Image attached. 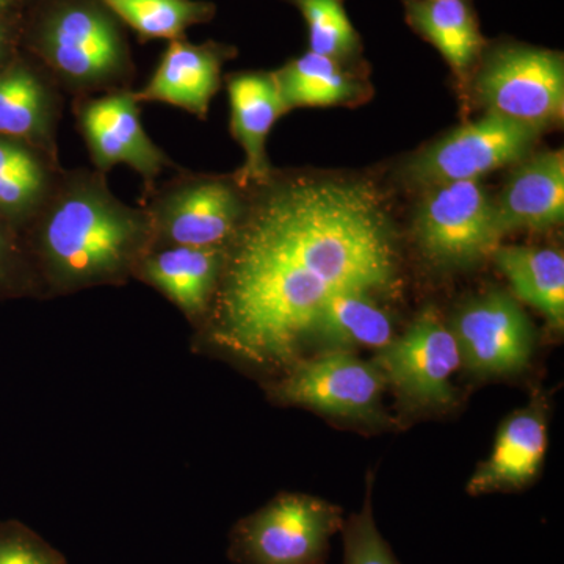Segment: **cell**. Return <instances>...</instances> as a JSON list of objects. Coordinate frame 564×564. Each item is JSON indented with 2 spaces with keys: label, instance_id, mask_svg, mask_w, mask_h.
Returning <instances> with one entry per match:
<instances>
[{
  "label": "cell",
  "instance_id": "6da1fadb",
  "mask_svg": "<svg viewBox=\"0 0 564 564\" xmlns=\"http://www.w3.org/2000/svg\"><path fill=\"white\" fill-rule=\"evenodd\" d=\"M259 187L226 245L195 344L282 373L302 359L307 326L329 296L393 288L397 252L372 185L270 176Z\"/></svg>",
  "mask_w": 564,
  "mask_h": 564
},
{
  "label": "cell",
  "instance_id": "7a4b0ae2",
  "mask_svg": "<svg viewBox=\"0 0 564 564\" xmlns=\"http://www.w3.org/2000/svg\"><path fill=\"white\" fill-rule=\"evenodd\" d=\"M24 247L41 296L122 285L154 247L150 215L120 202L102 173L58 177Z\"/></svg>",
  "mask_w": 564,
  "mask_h": 564
},
{
  "label": "cell",
  "instance_id": "3957f363",
  "mask_svg": "<svg viewBox=\"0 0 564 564\" xmlns=\"http://www.w3.org/2000/svg\"><path fill=\"white\" fill-rule=\"evenodd\" d=\"M28 41L44 66L73 90H98L132 73L121 22L99 0H41Z\"/></svg>",
  "mask_w": 564,
  "mask_h": 564
},
{
  "label": "cell",
  "instance_id": "277c9868",
  "mask_svg": "<svg viewBox=\"0 0 564 564\" xmlns=\"http://www.w3.org/2000/svg\"><path fill=\"white\" fill-rule=\"evenodd\" d=\"M343 510L306 494H278L229 533L236 564H325L329 541L343 530Z\"/></svg>",
  "mask_w": 564,
  "mask_h": 564
},
{
  "label": "cell",
  "instance_id": "5b68a950",
  "mask_svg": "<svg viewBox=\"0 0 564 564\" xmlns=\"http://www.w3.org/2000/svg\"><path fill=\"white\" fill-rule=\"evenodd\" d=\"M474 90L488 113L544 131L562 121L564 62L562 52L507 43L486 47Z\"/></svg>",
  "mask_w": 564,
  "mask_h": 564
},
{
  "label": "cell",
  "instance_id": "8992f818",
  "mask_svg": "<svg viewBox=\"0 0 564 564\" xmlns=\"http://www.w3.org/2000/svg\"><path fill=\"white\" fill-rule=\"evenodd\" d=\"M415 242L434 265L463 269L484 261L503 234L496 206L478 181L426 188L414 220Z\"/></svg>",
  "mask_w": 564,
  "mask_h": 564
},
{
  "label": "cell",
  "instance_id": "52a82bcc",
  "mask_svg": "<svg viewBox=\"0 0 564 564\" xmlns=\"http://www.w3.org/2000/svg\"><path fill=\"white\" fill-rule=\"evenodd\" d=\"M386 380L375 362L351 351H325L299 359L281 378L265 386L273 402L303 406L329 417L383 422L381 395Z\"/></svg>",
  "mask_w": 564,
  "mask_h": 564
},
{
  "label": "cell",
  "instance_id": "ba28073f",
  "mask_svg": "<svg viewBox=\"0 0 564 564\" xmlns=\"http://www.w3.org/2000/svg\"><path fill=\"white\" fill-rule=\"evenodd\" d=\"M240 185L215 177L173 181L144 209L154 247H226L243 220Z\"/></svg>",
  "mask_w": 564,
  "mask_h": 564
},
{
  "label": "cell",
  "instance_id": "9c48e42d",
  "mask_svg": "<svg viewBox=\"0 0 564 564\" xmlns=\"http://www.w3.org/2000/svg\"><path fill=\"white\" fill-rule=\"evenodd\" d=\"M375 366L386 384L411 406L444 408L454 403L452 375L462 366L458 344L434 307L421 315L400 337L378 351Z\"/></svg>",
  "mask_w": 564,
  "mask_h": 564
},
{
  "label": "cell",
  "instance_id": "30bf717a",
  "mask_svg": "<svg viewBox=\"0 0 564 564\" xmlns=\"http://www.w3.org/2000/svg\"><path fill=\"white\" fill-rule=\"evenodd\" d=\"M536 129L486 115L455 129L411 161L408 180L422 187L478 181L494 170L522 161L529 154Z\"/></svg>",
  "mask_w": 564,
  "mask_h": 564
},
{
  "label": "cell",
  "instance_id": "8fae6325",
  "mask_svg": "<svg viewBox=\"0 0 564 564\" xmlns=\"http://www.w3.org/2000/svg\"><path fill=\"white\" fill-rule=\"evenodd\" d=\"M451 329L462 364L477 377L521 373L532 361V322L507 293L489 292L464 304Z\"/></svg>",
  "mask_w": 564,
  "mask_h": 564
},
{
  "label": "cell",
  "instance_id": "7c38bea8",
  "mask_svg": "<svg viewBox=\"0 0 564 564\" xmlns=\"http://www.w3.org/2000/svg\"><path fill=\"white\" fill-rule=\"evenodd\" d=\"M77 122L99 173L122 163L151 184L165 166L172 165L144 131L139 101L132 91H113L82 102Z\"/></svg>",
  "mask_w": 564,
  "mask_h": 564
},
{
  "label": "cell",
  "instance_id": "4fadbf2b",
  "mask_svg": "<svg viewBox=\"0 0 564 564\" xmlns=\"http://www.w3.org/2000/svg\"><path fill=\"white\" fill-rule=\"evenodd\" d=\"M226 247L152 248L133 278L172 302L196 329L209 314L225 265Z\"/></svg>",
  "mask_w": 564,
  "mask_h": 564
},
{
  "label": "cell",
  "instance_id": "5bb4252c",
  "mask_svg": "<svg viewBox=\"0 0 564 564\" xmlns=\"http://www.w3.org/2000/svg\"><path fill=\"white\" fill-rule=\"evenodd\" d=\"M236 55L228 44L188 43L174 40L163 52L161 63L143 90L133 93L137 101L170 104L196 117H207L212 98L221 84V68Z\"/></svg>",
  "mask_w": 564,
  "mask_h": 564
},
{
  "label": "cell",
  "instance_id": "9a60e30c",
  "mask_svg": "<svg viewBox=\"0 0 564 564\" xmlns=\"http://www.w3.org/2000/svg\"><path fill=\"white\" fill-rule=\"evenodd\" d=\"M547 452V419L543 403H530L516 411L497 433L492 454L477 467L467 492L518 491L532 484Z\"/></svg>",
  "mask_w": 564,
  "mask_h": 564
},
{
  "label": "cell",
  "instance_id": "2e32d148",
  "mask_svg": "<svg viewBox=\"0 0 564 564\" xmlns=\"http://www.w3.org/2000/svg\"><path fill=\"white\" fill-rule=\"evenodd\" d=\"M231 132L245 152L236 174L240 187L261 185L272 176L267 158V139L274 122L289 111L272 73H239L228 79Z\"/></svg>",
  "mask_w": 564,
  "mask_h": 564
},
{
  "label": "cell",
  "instance_id": "e0dca14e",
  "mask_svg": "<svg viewBox=\"0 0 564 564\" xmlns=\"http://www.w3.org/2000/svg\"><path fill=\"white\" fill-rule=\"evenodd\" d=\"M496 206L497 223L503 236L529 229L545 231L562 225L564 218V154L543 152L522 163L508 181Z\"/></svg>",
  "mask_w": 564,
  "mask_h": 564
},
{
  "label": "cell",
  "instance_id": "ac0fdd59",
  "mask_svg": "<svg viewBox=\"0 0 564 564\" xmlns=\"http://www.w3.org/2000/svg\"><path fill=\"white\" fill-rule=\"evenodd\" d=\"M402 2L406 24L440 51L459 80H466L488 47L470 0Z\"/></svg>",
  "mask_w": 564,
  "mask_h": 564
},
{
  "label": "cell",
  "instance_id": "d6986e66",
  "mask_svg": "<svg viewBox=\"0 0 564 564\" xmlns=\"http://www.w3.org/2000/svg\"><path fill=\"white\" fill-rule=\"evenodd\" d=\"M55 99L39 70L13 57L0 68V135L55 154Z\"/></svg>",
  "mask_w": 564,
  "mask_h": 564
},
{
  "label": "cell",
  "instance_id": "ffe728a7",
  "mask_svg": "<svg viewBox=\"0 0 564 564\" xmlns=\"http://www.w3.org/2000/svg\"><path fill=\"white\" fill-rule=\"evenodd\" d=\"M392 318L375 302L372 292L334 293L315 313L307 326L304 345L315 344L325 351H352L355 348H381L391 340Z\"/></svg>",
  "mask_w": 564,
  "mask_h": 564
},
{
  "label": "cell",
  "instance_id": "44dd1931",
  "mask_svg": "<svg viewBox=\"0 0 564 564\" xmlns=\"http://www.w3.org/2000/svg\"><path fill=\"white\" fill-rule=\"evenodd\" d=\"M54 158L25 141L0 135V217L13 231L29 228L58 176Z\"/></svg>",
  "mask_w": 564,
  "mask_h": 564
},
{
  "label": "cell",
  "instance_id": "7402d4cb",
  "mask_svg": "<svg viewBox=\"0 0 564 564\" xmlns=\"http://www.w3.org/2000/svg\"><path fill=\"white\" fill-rule=\"evenodd\" d=\"M494 261L522 302L547 318L555 329L564 325V258L551 248L499 247Z\"/></svg>",
  "mask_w": 564,
  "mask_h": 564
},
{
  "label": "cell",
  "instance_id": "603a6c76",
  "mask_svg": "<svg viewBox=\"0 0 564 564\" xmlns=\"http://www.w3.org/2000/svg\"><path fill=\"white\" fill-rule=\"evenodd\" d=\"M273 79L289 110L306 106H336L361 98L364 88L343 63L306 52L282 68Z\"/></svg>",
  "mask_w": 564,
  "mask_h": 564
},
{
  "label": "cell",
  "instance_id": "cb8c5ba5",
  "mask_svg": "<svg viewBox=\"0 0 564 564\" xmlns=\"http://www.w3.org/2000/svg\"><path fill=\"white\" fill-rule=\"evenodd\" d=\"M140 41L181 40L193 25L206 24L217 13L207 0H99Z\"/></svg>",
  "mask_w": 564,
  "mask_h": 564
},
{
  "label": "cell",
  "instance_id": "d4e9b609",
  "mask_svg": "<svg viewBox=\"0 0 564 564\" xmlns=\"http://www.w3.org/2000/svg\"><path fill=\"white\" fill-rule=\"evenodd\" d=\"M302 13L307 28L310 52L339 63L361 54L359 33L348 17L344 0H285Z\"/></svg>",
  "mask_w": 564,
  "mask_h": 564
},
{
  "label": "cell",
  "instance_id": "484cf974",
  "mask_svg": "<svg viewBox=\"0 0 564 564\" xmlns=\"http://www.w3.org/2000/svg\"><path fill=\"white\" fill-rule=\"evenodd\" d=\"M343 533L344 564H400L375 522L372 480L367 481L362 510L344 522Z\"/></svg>",
  "mask_w": 564,
  "mask_h": 564
},
{
  "label": "cell",
  "instance_id": "4316f807",
  "mask_svg": "<svg viewBox=\"0 0 564 564\" xmlns=\"http://www.w3.org/2000/svg\"><path fill=\"white\" fill-rule=\"evenodd\" d=\"M0 296H41L24 240L0 217Z\"/></svg>",
  "mask_w": 564,
  "mask_h": 564
},
{
  "label": "cell",
  "instance_id": "83f0119b",
  "mask_svg": "<svg viewBox=\"0 0 564 564\" xmlns=\"http://www.w3.org/2000/svg\"><path fill=\"white\" fill-rule=\"evenodd\" d=\"M0 564H68L58 549L17 519L0 521Z\"/></svg>",
  "mask_w": 564,
  "mask_h": 564
},
{
  "label": "cell",
  "instance_id": "f1b7e54d",
  "mask_svg": "<svg viewBox=\"0 0 564 564\" xmlns=\"http://www.w3.org/2000/svg\"><path fill=\"white\" fill-rule=\"evenodd\" d=\"M20 36V20H0V68H3L11 58L17 57L14 50Z\"/></svg>",
  "mask_w": 564,
  "mask_h": 564
},
{
  "label": "cell",
  "instance_id": "f546056e",
  "mask_svg": "<svg viewBox=\"0 0 564 564\" xmlns=\"http://www.w3.org/2000/svg\"><path fill=\"white\" fill-rule=\"evenodd\" d=\"M29 0H0V20H21Z\"/></svg>",
  "mask_w": 564,
  "mask_h": 564
}]
</instances>
